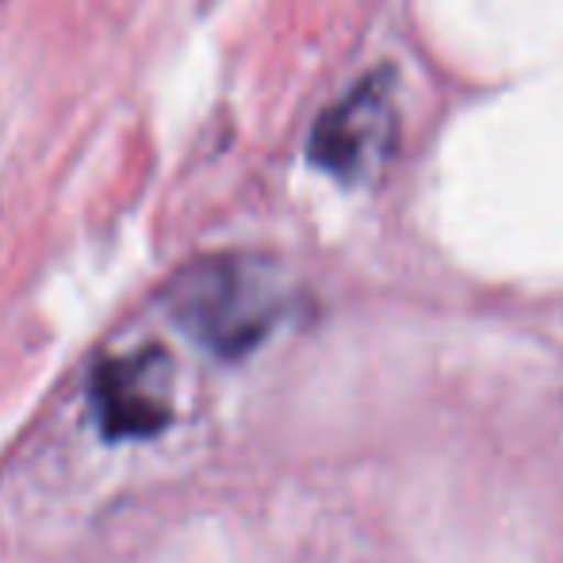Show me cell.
Returning a JSON list of instances; mask_svg holds the SVG:
<instances>
[{
    "instance_id": "2",
    "label": "cell",
    "mask_w": 563,
    "mask_h": 563,
    "mask_svg": "<svg viewBox=\"0 0 563 563\" xmlns=\"http://www.w3.org/2000/svg\"><path fill=\"white\" fill-rule=\"evenodd\" d=\"M399 139L391 77L372 74L327 108L311 131V162L338 180H364L391 157Z\"/></svg>"
},
{
    "instance_id": "1",
    "label": "cell",
    "mask_w": 563,
    "mask_h": 563,
    "mask_svg": "<svg viewBox=\"0 0 563 563\" xmlns=\"http://www.w3.org/2000/svg\"><path fill=\"white\" fill-rule=\"evenodd\" d=\"M173 322L223 361L253 353L284 311L273 265L250 253H216L185 265L165 288Z\"/></svg>"
},
{
    "instance_id": "3",
    "label": "cell",
    "mask_w": 563,
    "mask_h": 563,
    "mask_svg": "<svg viewBox=\"0 0 563 563\" xmlns=\"http://www.w3.org/2000/svg\"><path fill=\"white\" fill-rule=\"evenodd\" d=\"M165 372L169 361L162 349L112 356L92 372V410L108 441L154 438L173 422V407L162 391Z\"/></svg>"
}]
</instances>
